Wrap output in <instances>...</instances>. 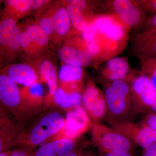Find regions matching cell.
Listing matches in <instances>:
<instances>
[{
  "instance_id": "6da1fadb",
  "label": "cell",
  "mask_w": 156,
  "mask_h": 156,
  "mask_svg": "<svg viewBox=\"0 0 156 156\" xmlns=\"http://www.w3.org/2000/svg\"><path fill=\"white\" fill-rule=\"evenodd\" d=\"M65 118L57 111L49 112L39 118L26 131H23L17 144L33 150L58 134L64 127Z\"/></svg>"
},
{
  "instance_id": "7a4b0ae2",
  "label": "cell",
  "mask_w": 156,
  "mask_h": 156,
  "mask_svg": "<svg viewBox=\"0 0 156 156\" xmlns=\"http://www.w3.org/2000/svg\"><path fill=\"white\" fill-rule=\"evenodd\" d=\"M104 93L107 108L106 120L126 121L125 119L134 109L130 86L126 81H112Z\"/></svg>"
},
{
  "instance_id": "3957f363",
  "label": "cell",
  "mask_w": 156,
  "mask_h": 156,
  "mask_svg": "<svg viewBox=\"0 0 156 156\" xmlns=\"http://www.w3.org/2000/svg\"><path fill=\"white\" fill-rule=\"evenodd\" d=\"M91 128L92 140L100 153L133 152L135 144L114 128L99 122L94 123Z\"/></svg>"
},
{
  "instance_id": "277c9868",
  "label": "cell",
  "mask_w": 156,
  "mask_h": 156,
  "mask_svg": "<svg viewBox=\"0 0 156 156\" xmlns=\"http://www.w3.org/2000/svg\"><path fill=\"white\" fill-rule=\"evenodd\" d=\"M0 100L5 108L9 110L18 120L24 119L34 108L27 99L17 84L6 73L0 76Z\"/></svg>"
},
{
  "instance_id": "5b68a950",
  "label": "cell",
  "mask_w": 156,
  "mask_h": 156,
  "mask_svg": "<svg viewBox=\"0 0 156 156\" xmlns=\"http://www.w3.org/2000/svg\"><path fill=\"white\" fill-rule=\"evenodd\" d=\"M94 124L83 107L70 109L66 114L63 128L49 140L60 138L76 140L89 128H92Z\"/></svg>"
},
{
  "instance_id": "8992f818",
  "label": "cell",
  "mask_w": 156,
  "mask_h": 156,
  "mask_svg": "<svg viewBox=\"0 0 156 156\" xmlns=\"http://www.w3.org/2000/svg\"><path fill=\"white\" fill-rule=\"evenodd\" d=\"M107 121L112 128L126 135L143 149L156 142V130L144 123L137 125L127 121Z\"/></svg>"
},
{
  "instance_id": "52a82bcc",
  "label": "cell",
  "mask_w": 156,
  "mask_h": 156,
  "mask_svg": "<svg viewBox=\"0 0 156 156\" xmlns=\"http://www.w3.org/2000/svg\"><path fill=\"white\" fill-rule=\"evenodd\" d=\"M83 105L94 123L107 116V108L104 93L92 82H89L83 94Z\"/></svg>"
},
{
  "instance_id": "ba28073f",
  "label": "cell",
  "mask_w": 156,
  "mask_h": 156,
  "mask_svg": "<svg viewBox=\"0 0 156 156\" xmlns=\"http://www.w3.org/2000/svg\"><path fill=\"white\" fill-rule=\"evenodd\" d=\"M131 87L134 109L143 110L149 108L156 101V91L150 78L145 75H140L132 80Z\"/></svg>"
},
{
  "instance_id": "9c48e42d",
  "label": "cell",
  "mask_w": 156,
  "mask_h": 156,
  "mask_svg": "<svg viewBox=\"0 0 156 156\" xmlns=\"http://www.w3.org/2000/svg\"><path fill=\"white\" fill-rule=\"evenodd\" d=\"M100 34L110 42L117 43L124 40L126 30L122 23L110 16H100L93 21Z\"/></svg>"
},
{
  "instance_id": "30bf717a",
  "label": "cell",
  "mask_w": 156,
  "mask_h": 156,
  "mask_svg": "<svg viewBox=\"0 0 156 156\" xmlns=\"http://www.w3.org/2000/svg\"><path fill=\"white\" fill-rule=\"evenodd\" d=\"M113 8L122 22L127 26H136L141 22L142 14L137 6L128 0H115Z\"/></svg>"
},
{
  "instance_id": "8fae6325",
  "label": "cell",
  "mask_w": 156,
  "mask_h": 156,
  "mask_svg": "<svg viewBox=\"0 0 156 156\" xmlns=\"http://www.w3.org/2000/svg\"><path fill=\"white\" fill-rule=\"evenodd\" d=\"M0 152L9 150L17 144V139L22 131L19 124L9 119L1 111Z\"/></svg>"
},
{
  "instance_id": "7c38bea8",
  "label": "cell",
  "mask_w": 156,
  "mask_h": 156,
  "mask_svg": "<svg viewBox=\"0 0 156 156\" xmlns=\"http://www.w3.org/2000/svg\"><path fill=\"white\" fill-rule=\"evenodd\" d=\"M58 58L65 64L86 66L90 64L93 56L85 48L66 44L57 51Z\"/></svg>"
},
{
  "instance_id": "4fadbf2b",
  "label": "cell",
  "mask_w": 156,
  "mask_h": 156,
  "mask_svg": "<svg viewBox=\"0 0 156 156\" xmlns=\"http://www.w3.org/2000/svg\"><path fill=\"white\" fill-rule=\"evenodd\" d=\"M75 140L60 138L49 140L34 151L33 156H66L76 150Z\"/></svg>"
},
{
  "instance_id": "5bb4252c",
  "label": "cell",
  "mask_w": 156,
  "mask_h": 156,
  "mask_svg": "<svg viewBox=\"0 0 156 156\" xmlns=\"http://www.w3.org/2000/svg\"><path fill=\"white\" fill-rule=\"evenodd\" d=\"M16 83L26 87L38 83L37 74L33 68L28 64L17 63L9 66L5 73Z\"/></svg>"
},
{
  "instance_id": "9a60e30c",
  "label": "cell",
  "mask_w": 156,
  "mask_h": 156,
  "mask_svg": "<svg viewBox=\"0 0 156 156\" xmlns=\"http://www.w3.org/2000/svg\"><path fill=\"white\" fill-rule=\"evenodd\" d=\"M39 71L44 82H46L49 88L48 96L45 100L46 108L53 103V98L58 89V76L56 66L49 59L42 60L39 65Z\"/></svg>"
},
{
  "instance_id": "2e32d148",
  "label": "cell",
  "mask_w": 156,
  "mask_h": 156,
  "mask_svg": "<svg viewBox=\"0 0 156 156\" xmlns=\"http://www.w3.org/2000/svg\"><path fill=\"white\" fill-rule=\"evenodd\" d=\"M129 71L128 61L123 57H114L106 62L103 72L104 76L109 80H124Z\"/></svg>"
},
{
  "instance_id": "e0dca14e",
  "label": "cell",
  "mask_w": 156,
  "mask_h": 156,
  "mask_svg": "<svg viewBox=\"0 0 156 156\" xmlns=\"http://www.w3.org/2000/svg\"><path fill=\"white\" fill-rule=\"evenodd\" d=\"M52 19L56 37L66 35L72 25L65 6H60L52 10Z\"/></svg>"
},
{
  "instance_id": "ac0fdd59",
  "label": "cell",
  "mask_w": 156,
  "mask_h": 156,
  "mask_svg": "<svg viewBox=\"0 0 156 156\" xmlns=\"http://www.w3.org/2000/svg\"><path fill=\"white\" fill-rule=\"evenodd\" d=\"M53 102L69 110L81 106V104H83V94L81 91L67 93L61 87H58L53 98Z\"/></svg>"
},
{
  "instance_id": "d6986e66",
  "label": "cell",
  "mask_w": 156,
  "mask_h": 156,
  "mask_svg": "<svg viewBox=\"0 0 156 156\" xmlns=\"http://www.w3.org/2000/svg\"><path fill=\"white\" fill-rule=\"evenodd\" d=\"M83 75V67L65 63L61 66L58 74L61 83L60 87L71 84L82 83Z\"/></svg>"
},
{
  "instance_id": "ffe728a7",
  "label": "cell",
  "mask_w": 156,
  "mask_h": 156,
  "mask_svg": "<svg viewBox=\"0 0 156 156\" xmlns=\"http://www.w3.org/2000/svg\"><path fill=\"white\" fill-rule=\"evenodd\" d=\"M32 0H7L5 11L9 17L18 19L31 11Z\"/></svg>"
},
{
  "instance_id": "44dd1931",
  "label": "cell",
  "mask_w": 156,
  "mask_h": 156,
  "mask_svg": "<svg viewBox=\"0 0 156 156\" xmlns=\"http://www.w3.org/2000/svg\"><path fill=\"white\" fill-rule=\"evenodd\" d=\"M18 19L7 16L0 23V47L1 53L5 52L11 35L17 26Z\"/></svg>"
},
{
  "instance_id": "7402d4cb",
  "label": "cell",
  "mask_w": 156,
  "mask_h": 156,
  "mask_svg": "<svg viewBox=\"0 0 156 156\" xmlns=\"http://www.w3.org/2000/svg\"><path fill=\"white\" fill-rule=\"evenodd\" d=\"M24 30L32 39L40 50L46 47L50 40V37L37 23H30L27 25Z\"/></svg>"
},
{
  "instance_id": "603a6c76",
  "label": "cell",
  "mask_w": 156,
  "mask_h": 156,
  "mask_svg": "<svg viewBox=\"0 0 156 156\" xmlns=\"http://www.w3.org/2000/svg\"><path fill=\"white\" fill-rule=\"evenodd\" d=\"M142 50L146 58H156V32L146 31L144 34Z\"/></svg>"
},
{
  "instance_id": "cb8c5ba5",
  "label": "cell",
  "mask_w": 156,
  "mask_h": 156,
  "mask_svg": "<svg viewBox=\"0 0 156 156\" xmlns=\"http://www.w3.org/2000/svg\"><path fill=\"white\" fill-rule=\"evenodd\" d=\"M64 6L67 10L72 26L76 30L81 32L87 24L83 12L73 6L70 5Z\"/></svg>"
},
{
  "instance_id": "d4e9b609",
  "label": "cell",
  "mask_w": 156,
  "mask_h": 156,
  "mask_svg": "<svg viewBox=\"0 0 156 156\" xmlns=\"http://www.w3.org/2000/svg\"><path fill=\"white\" fill-rule=\"evenodd\" d=\"M20 42L21 50L27 54L34 55L37 54L40 50L37 47L32 39L25 30H21L20 37Z\"/></svg>"
},
{
  "instance_id": "484cf974",
  "label": "cell",
  "mask_w": 156,
  "mask_h": 156,
  "mask_svg": "<svg viewBox=\"0 0 156 156\" xmlns=\"http://www.w3.org/2000/svg\"><path fill=\"white\" fill-rule=\"evenodd\" d=\"M38 23L42 29L48 34L50 39L53 40L56 37V33L53 27L52 19V11L45 12L40 16Z\"/></svg>"
},
{
  "instance_id": "4316f807",
  "label": "cell",
  "mask_w": 156,
  "mask_h": 156,
  "mask_svg": "<svg viewBox=\"0 0 156 156\" xmlns=\"http://www.w3.org/2000/svg\"><path fill=\"white\" fill-rule=\"evenodd\" d=\"M21 32L20 27L17 25L11 35L5 52H7L9 54H11L19 53L20 50H21L20 42Z\"/></svg>"
},
{
  "instance_id": "83f0119b",
  "label": "cell",
  "mask_w": 156,
  "mask_h": 156,
  "mask_svg": "<svg viewBox=\"0 0 156 156\" xmlns=\"http://www.w3.org/2000/svg\"><path fill=\"white\" fill-rule=\"evenodd\" d=\"M97 28L93 22L87 23L85 28L81 32V36L84 43L95 41L97 39Z\"/></svg>"
},
{
  "instance_id": "f1b7e54d",
  "label": "cell",
  "mask_w": 156,
  "mask_h": 156,
  "mask_svg": "<svg viewBox=\"0 0 156 156\" xmlns=\"http://www.w3.org/2000/svg\"><path fill=\"white\" fill-rule=\"evenodd\" d=\"M83 44L84 48L89 52L93 57H96L99 55L101 52L100 44L97 39L93 41L84 43Z\"/></svg>"
},
{
  "instance_id": "f546056e",
  "label": "cell",
  "mask_w": 156,
  "mask_h": 156,
  "mask_svg": "<svg viewBox=\"0 0 156 156\" xmlns=\"http://www.w3.org/2000/svg\"><path fill=\"white\" fill-rule=\"evenodd\" d=\"M65 5H70L75 7L82 12L87 9V5L86 1L83 0H68L64 2Z\"/></svg>"
},
{
  "instance_id": "4dcf8cb0",
  "label": "cell",
  "mask_w": 156,
  "mask_h": 156,
  "mask_svg": "<svg viewBox=\"0 0 156 156\" xmlns=\"http://www.w3.org/2000/svg\"><path fill=\"white\" fill-rule=\"evenodd\" d=\"M145 72L151 75H156V58H146Z\"/></svg>"
},
{
  "instance_id": "1f68e13d",
  "label": "cell",
  "mask_w": 156,
  "mask_h": 156,
  "mask_svg": "<svg viewBox=\"0 0 156 156\" xmlns=\"http://www.w3.org/2000/svg\"><path fill=\"white\" fill-rule=\"evenodd\" d=\"M34 151L27 148L22 147L12 151L10 156H33Z\"/></svg>"
},
{
  "instance_id": "d6a6232c",
  "label": "cell",
  "mask_w": 156,
  "mask_h": 156,
  "mask_svg": "<svg viewBox=\"0 0 156 156\" xmlns=\"http://www.w3.org/2000/svg\"><path fill=\"white\" fill-rule=\"evenodd\" d=\"M144 123L156 131V112L148 114Z\"/></svg>"
},
{
  "instance_id": "836d02e7",
  "label": "cell",
  "mask_w": 156,
  "mask_h": 156,
  "mask_svg": "<svg viewBox=\"0 0 156 156\" xmlns=\"http://www.w3.org/2000/svg\"><path fill=\"white\" fill-rule=\"evenodd\" d=\"M140 156H156V142L144 149Z\"/></svg>"
},
{
  "instance_id": "e575fe53",
  "label": "cell",
  "mask_w": 156,
  "mask_h": 156,
  "mask_svg": "<svg viewBox=\"0 0 156 156\" xmlns=\"http://www.w3.org/2000/svg\"><path fill=\"white\" fill-rule=\"evenodd\" d=\"M50 2V1L47 0H35L33 2L31 10L39 11L41 9L44 8V6L47 5Z\"/></svg>"
},
{
  "instance_id": "d590c367",
  "label": "cell",
  "mask_w": 156,
  "mask_h": 156,
  "mask_svg": "<svg viewBox=\"0 0 156 156\" xmlns=\"http://www.w3.org/2000/svg\"><path fill=\"white\" fill-rule=\"evenodd\" d=\"M148 28L146 31L156 30V14L153 15L147 22Z\"/></svg>"
},
{
  "instance_id": "8d00e7d4",
  "label": "cell",
  "mask_w": 156,
  "mask_h": 156,
  "mask_svg": "<svg viewBox=\"0 0 156 156\" xmlns=\"http://www.w3.org/2000/svg\"><path fill=\"white\" fill-rule=\"evenodd\" d=\"M99 156H135L133 152H129L120 153H100Z\"/></svg>"
},
{
  "instance_id": "74e56055",
  "label": "cell",
  "mask_w": 156,
  "mask_h": 156,
  "mask_svg": "<svg viewBox=\"0 0 156 156\" xmlns=\"http://www.w3.org/2000/svg\"><path fill=\"white\" fill-rule=\"evenodd\" d=\"M145 3L147 10L156 14V0L147 1Z\"/></svg>"
},
{
  "instance_id": "f35d334b",
  "label": "cell",
  "mask_w": 156,
  "mask_h": 156,
  "mask_svg": "<svg viewBox=\"0 0 156 156\" xmlns=\"http://www.w3.org/2000/svg\"><path fill=\"white\" fill-rule=\"evenodd\" d=\"M66 156H94L92 155L91 154L88 153L86 152L82 151L75 150L70 152L69 153L66 155Z\"/></svg>"
},
{
  "instance_id": "ab89813d",
  "label": "cell",
  "mask_w": 156,
  "mask_h": 156,
  "mask_svg": "<svg viewBox=\"0 0 156 156\" xmlns=\"http://www.w3.org/2000/svg\"><path fill=\"white\" fill-rule=\"evenodd\" d=\"M149 77L150 78L153 87L156 91V75H151Z\"/></svg>"
},
{
  "instance_id": "60d3db41",
  "label": "cell",
  "mask_w": 156,
  "mask_h": 156,
  "mask_svg": "<svg viewBox=\"0 0 156 156\" xmlns=\"http://www.w3.org/2000/svg\"><path fill=\"white\" fill-rule=\"evenodd\" d=\"M12 151L8 150L1 152L0 153V156H10L12 153Z\"/></svg>"
},
{
  "instance_id": "b9f144b4",
  "label": "cell",
  "mask_w": 156,
  "mask_h": 156,
  "mask_svg": "<svg viewBox=\"0 0 156 156\" xmlns=\"http://www.w3.org/2000/svg\"><path fill=\"white\" fill-rule=\"evenodd\" d=\"M151 108L152 110L154 112H156V101H155V102L152 105L151 107Z\"/></svg>"
}]
</instances>
